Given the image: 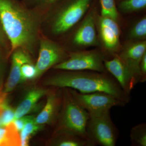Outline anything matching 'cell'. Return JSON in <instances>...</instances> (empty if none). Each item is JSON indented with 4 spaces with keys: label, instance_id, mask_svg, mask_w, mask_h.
<instances>
[{
    "label": "cell",
    "instance_id": "cell-20",
    "mask_svg": "<svg viewBox=\"0 0 146 146\" xmlns=\"http://www.w3.org/2000/svg\"><path fill=\"white\" fill-rule=\"evenodd\" d=\"M100 2L102 16L110 18L116 21L118 14L115 0H100Z\"/></svg>",
    "mask_w": 146,
    "mask_h": 146
},
{
    "label": "cell",
    "instance_id": "cell-19",
    "mask_svg": "<svg viewBox=\"0 0 146 146\" xmlns=\"http://www.w3.org/2000/svg\"><path fill=\"white\" fill-rule=\"evenodd\" d=\"M35 119L33 117L29 120L21 131L20 135L21 146H27L30 138L32 136L35 134L40 128V125L36 124L35 122Z\"/></svg>",
    "mask_w": 146,
    "mask_h": 146
},
{
    "label": "cell",
    "instance_id": "cell-11",
    "mask_svg": "<svg viewBox=\"0 0 146 146\" xmlns=\"http://www.w3.org/2000/svg\"><path fill=\"white\" fill-rule=\"evenodd\" d=\"M100 34L105 48L115 52L120 44V29L116 21L111 18L101 16L99 20Z\"/></svg>",
    "mask_w": 146,
    "mask_h": 146
},
{
    "label": "cell",
    "instance_id": "cell-25",
    "mask_svg": "<svg viewBox=\"0 0 146 146\" xmlns=\"http://www.w3.org/2000/svg\"><path fill=\"white\" fill-rule=\"evenodd\" d=\"M15 113V110L6 103L3 106V110L1 117V127L6 126L13 122Z\"/></svg>",
    "mask_w": 146,
    "mask_h": 146
},
{
    "label": "cell",
    "instance_id": "cell-18",
    "mask_svg": "<svg viewBox=\"0 0 146 146\" xmlns=\"http://www.w3.org/2000/svg\"><path fill=\"white\" fill-rule=\"evenodd\" d=\"M130 138L131 145L146 146V124L142 123L133 127L131 129Z\"/></svg>",
    "mask_w": 146,
    "mask_h": 146
},
{
    "label": "cell",
    "instance_id": "cell-4",
    "mask_svg": "<svg viewBox=\"0 0 146 146\" xmlns=\"http://www.w3.org/2000/svg\"><path fill=\"white\" fill-rule=\"evenodd\" d=\"M87 135L95 145L115 146L118 131L112 122L109 112L89 115L86 126Z\"/></svg>",
    "mask_w": 146,
    "mask_h": 146
},
{
    "label": "cell",
    "instance_id": "cell-7",
    "mask_svg": "<svg viewBox=\"0 0 146 146\" xmlns=\"http://www.w3.org/2000/svg\"><path fill=\"white\" fill-rule=\"evenodd\" d=\"M91 0H72L59 12L52 27L53 33H64L75 25L84 15Z\"/></svg>",
    "mask_w": 146,
    "mask_h": 146
},
{
    "label": "cell",
    "instance_id": "cell-6",
    "mask_svg": "<svg viewBox=\"0 0 146 146\" xmlns=\"http://www.w3.org/2000/svg\"><path fill=\"white\" fill-rule=\"evenodd\" d=\"M103 56L95 51H82L70 54L68 59L54 65L56 70L70 71L90 70L104 73L106 71Z\"/></svg>",
    "mask_w": 146,
    "mask_h": 146
},
{
    "label": "cell",
    "instance_id": "cell-2",
    "mask_svg": "<svg viewBox=\"0 0 146 146\" xmlns=\"http://www.w3.org/2000/svg\"><path fill=\"white\" fill-rule=\"evenodd\" d=\"M47 86L74 89L82 94L104 92L111 94L126 103L130 96L124 93L117 80L106 73L71 71L58 73L44 82Z\"/></svg>",
    "mask_w": 146,
    "mask_h": 146
},
{
    "label": "cell",
    "instance_id": "cell-12",
    "mask_svg": "<svg viewBox=\"0 0 146 146\" xmlns=\"http://www.w3.org/2000/svg\"><path fill=\"white\" fill-rule=\"evenodd\" d=\"M11 55L10 73L3 91L7 94L13 91L18 84L21 82V69L22 65L25 63L32 62L29 53L22 49L15 50Z\"/></svg>",
    "mask_w": 146,
    "mask_h": 146
},
{
    "label": "cell",
    "instance_id": "cell-5",
    "mask_svg": "<svg viewBox=\"0 0 146 146\" xmlns=\"http://www.w3.org/2000/svg\"><path fill=\"white\" fill-rule=\"evenodd\" d=\"M74 99L89 115H96L109 112L112 108L124 106L126 103L111 94L104 92L82 94L70 89Z\"/></svg>",
    "mask_w": 146,
    "mask_h": 146
},
{
    "label": "cell",
    "instance_id": "cell-17",
    "mask_svg": "<svg viewBox=\"0 0 146 146\" xmlns=\"http://www.w3.org/2000/svg\"><path fill=\"white\" fill-rule=\"evenodd\" d=\"M5 131L1 146H21V140L18 130L12 122L5 127Z\"/></svg>",
    "mask_w": 146,
    "mask_h": 146
},
{
    "label": "cell",
    "instance_id": "cell-16",
    "mask_svg": "<svg viewBox=\"0 0 146 146\" xmlns=\"http://www.w3.org/2000/svg\"><path fill=\"white\" fill-rule=\"evenodd\" d=\"M11 56L9 41L0 23V92L3 86L4 79L9 58Z\"/></svg>",
    "mask_w": 146,
    "mask_h": 146
},
{
    "label": "cell",
    "instance_id": "cell-9",
    "mask_svg": "<svg viewBox=\"0 0 146 146\" xmlns=\"http://www.w3.org/2000/svg\"><path fill=\"white\" fill-rule=\"evenodd\" d=\"M104 64L106 71L117 80L124 93L130 96L131 92L136 83L128 68L118 55L109 60L104 58Z\"/></svg>",
    "mask_w": 146,
    "mask_h": 146
},
{
    "label": "cell",
    "instance_id": "cell-1",
    "mask_svg": "<svg viewBox=\"0 0 146 146\" xmlns=\"http://www.w3.org/2000/svg\"><path fill=\"white\" fill-rule=\"evenodd\" d=\"M38 12L23 1L0 0V23L10 43L11 54L18 48L34 53L40 32Z\"/></svg>",
    "mask_w": 146,
    "mask_h": 146
},
{
    "label": "cell",
    "instance_id": "cell-27",
    "mask_svg": "<svg viewBox=\"0 0 146 146\" xmlns=\"http://www.w3.org/2000/svg\"><path fill=\"white\" fill-rule=\"evenodd\" d=\"M32 117V116H24L22 117L13 120V123L18 131H21L23 129L27 122Z\"/></svg>",
    "mask_w": 146,
    "mask_h": 146
},
{
    "label": "cell",
    "instance_id": "cell-24",
    "mask_svg": "<svg viewBox=\"0 0 146 146\" xmlns=\"http://www.w3.org/2000/svg\"><path fill=\"white\" fill-rule=\"evenodd\" d=\"M36 77L37 73L36 67L32 62L25 63L22 65L21 69V82Z\"/></svg>",
    "mask_w": 146,
    "mask_h": 146
},
{
    "label": "cell",
    "instance_id": "cell-10",
    "mask_svg": "<svg viewBox=\"0 0 146 146\" xmlns=\"http://www.w3.org/2000/svg\"><path fill=\"white\" fill-rule=\"evenodd\" d=\"M146 52V41H143L133 44L118 55L128 68L136 84L139 82L140 63Z\"/></svg>",
    "mask_w": 146,
    "mask_h": 146
},
{
    "label": "cell",
    "instance_id": "cell-13",
    "mask_svg": "<svg viewBox=\"0 0 146 146\" xmlns=\"http://www.w3.org/2000/svg\"><path fill=\"white\" fill-rule=\"evenodd\" d=\"M97 41L95 20L93 15L89 14L76 32L73 42L78 46H90L96 44Z\"/></svg>",
    "mask_w": 146,
    "mask_h": 146
},
{
    "label": "cell",
    "instance_id": "cell-28",
    "mask_svg": "<svg viewBox=\"0 0 146 146\" xmlns=\"http://www.w3.org/2000/svg\"><path fill=\"white\" fill-rule=\"evenodd\" d=\"M3 110V106L0 108V127H1V117Z\"/></svg>",
    "mask_w": 146,
    "mask_h": 146
},
{
    "label": "cell",
    "instance_id": "cell-15",
    "mask_svg": "<svg viewBox=\"0 0 146 146\" xmlns=\"http://www.w3.org/2000/svg\"><path fill=\"white\" fill-rule=\"evenodd\" d=\"M47 92L48 91L46 90L41 89L30 91L15 110L13 120L22 117L31 112L39 100L45 96Z\"/></svg>",
    "mask_w": 146,
    "mask_h": 146
},
{
    "label": "cell",
    "instance_id": "cell-22",
    "mask_svg": "<svg viewBox=\"0 0 146 146\" xmlns=\"http://www.w3.org/2000/svg\"><path fill=\"white\" fill-rule=\"evenodd\" d=\"M146 0H124L120 3V8L125 12H132L145 8Z\"/></svg>",
    "mask_w": 146,
    "mask_h": 146
},
{
    "label": "cell",
    "instance_id": "cell-14",
    "mask_svg": "<svg viewBox=\"0 0 146 146\" xmlns=\"http://www.w3.org/2000/svg\"><path fill=\"white\" fill-rule=\"evenodd\" d=\"M62 99L56 94L48 97L46 104L35 119V122L39 125L52 122L57 116L62 104Z\"/></svg>",
    "mask_w": 146,
    "mask_h": 146
},
{
    "label": "cell",
    "instance_id": "cell-23",
    "mask_svg": "<svg viewBox=\"0 0 146 146\" xmlns=\"http://www.w3.org/2000/svg\"><path fill=\"white\" fill-rule=\"evenodd\" d=\"M130 36L133 39H144L146 36V18H142L131 31Z\"/></svg>",
    "mask_w": 146,
    "mask_h": 146
},
{
    "label": "cell",
    "instance_id": "cell-21",
    "mask_svg": "<svg viewBox=\"0 0 146 146\" xmlns=\"http://www.w3.org/2000/svg\"><path fill=\"white\" fill-rule=\"evenodd\" d=\"M60 0H23V2L28 7L36 11L46 10L52 7Z\"/></svg>",
    "mask_w": 146,
    "mask_h": 146
},
{
    "label": "cell",
    "instance_id": "cell-26",
    "mask_svg": "<svg viewBox=\"0 0 146 146\" xmlns=\"http://www.w3.org/2000/svg\"><path fill=\"white\" fill-rule=\"evenodd\" d=\"M146 80V52L141 59L139 67V82L144 83Z\"/></svg>",
    "mask_w": 146,
    "mask_h": 146
},
{
    "label": "cell",
    "instance_id": "cell-3",
    "mask_svg": "<svg viewBox=\"0 0 146 146\" xmlns=\"http://www.w3.org/2000/svg\"><path fill=\"white\" fill-rule=\"evenodd\" d=\"M64 93L63 110L60 119V130L75 133L91 141L86 131L89 113L74 99L70 90H65Z\"/></svg>",
    "mask_w": 146,
    "mask_h": 146
},
{
    "label": "cell",
    "instance_id": "cell-8",
    "mask_svg": "<svg viewBox=\"0 0 146 146\" xmlns=\"http://www.w3.org/2000/svg\"><path fill=\"white\" fill-rule=\"evenodd\" d=\"M65 56L64 51L57 44L46 37L41 38L39 56L35 65L37 77L51 67L63 61Z\"/></svg>",
    "mask_w": 146,
    "mask_h": 146
}]
</instances>
